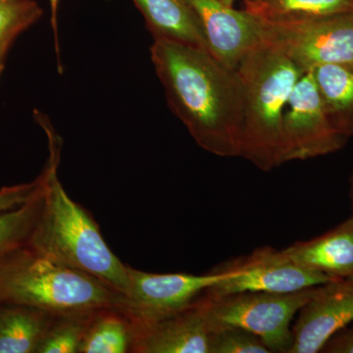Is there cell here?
Masks as SVG:
<instances>
[{"label": "cell", "instance_id": "52a82bcc", "mask_svg": "<svg viewBox=\"0 0 353 353\" xmlns=\"http://www.w3.org/2000/svg\"><path fill=\"white\" fill-rule=\"evenodd\" d=\"M227 276L204 294L226 296L245 292L290 294L326 284L336 278L297 264L282 250L271 246L256 248L246 256L239 257L216 267Z\"/></svg>", "mask_w": 353, "mask_h": 353}, {"label": "cell", "instance_id": "7c38bea8", "mask_svg": "<svg viewBox=\"0 0 353 353\" xmlns=\"http://www.w3.org/2000/svg\"><path fill=\"white\" fill-rule=\"evenodd\" d=\"M132 316V353H210V325L201 297L189 307L162 319L148 321Z\"/></svg>", "mask_w": 353, "mask_h": 353}, {"label": "cell", "instance_id": "ba28073f", "mask_svg": "<svg viewBox=\"0 0 353 353\" xmlns=\"http://www.w3.org/2000/svg\"><path fill=\"white\" fill-rule=\"evenodd\" d=\"M285 163L340 150L347 137L334 126L324 108L312 71L305 72L292 90L283 122Z\"/></svg>", "mask_w": 353, "mask_h": 353}, {"label": "cell", "instance_id": "5bb4252c", "mask_svg": "<svg viewBox=\"0 0 353 353\" xmlns=\"http://www.w3.org/2000/svg\"><path fill=\"white\" fill-rule=\"evenodd\" d=\"M132 1L145 18L153 39H171L208 50L196 16L185 0Z\"/></svg>", "mask_w": 353, "mask_h": 353}, {"label": "cell", "instance_id": "ffe728a7", "mask_svg": "<svg viewBox=\"0 0 353 353\" xmlns=\"http://www.w3.org/2000/svg\"><path fill=\"white\" fill-rule=\"evenodd\" d=\"M43 190L19 208L0 213V261L15 248L28 245L38 220Z\"/></svg>", "mask_w": 353, "mask_h": 353}, {"label": "cell", "instance_id": "7402d4cb", "mask_svg": "<svg viewBox=\"0 0 353 353\" xmlns=\"http://www.w3.org/2000/svg\"><path fill=\"white\" fill-rule=\"evenodd\" d=\"M210 353H271L256 334L236 326L211 329Z\"/></svg>", "mask_w": 353, "mask_h": 353}, {"label": "cell", "instance_id": "83f0119b", "mask_svg": "<svg viewBox=\"0 0 353 353\" xmlns=\"http://www.w3.org/2000/svg\"><path fill=\"white\" fill-rule=\"evenodd\" d=\"M0 1H16V0H0Z\"/></svg>", "mask_w": 353, "mask_h": 353}, {"label": "cell", "instance_id": "4fadbf2b", "mask_svg": "<svg viewBox=\"0 0 353 353\" xmlns=\"http://www.w3.org/2000/svg\"><path fill=\"white\" fill-rule=\"evenodd\" d=\"M283 252L297 264L336 279L353 277V213L321 236L296 241Z\"/></svg>", "mask_w": 353, "mask_h": 353}, {"label": "cell", "instance_id": "30bf717a", "mask_svg": "<svg viewBox=\"0 0 353 353\" xmlns=\"http://www.w3.org/2000/svg\"><path fill=\"white\" fill-rule=\"evenodd\" d=\"M196 16L211 54L236 70L248 52L263 43V22L243 9L222 0H185Z\"/></svg>", "mask_w": 353, "mask_h": 353}, {"label": "cell", "instance_id": "9c48e42d", "mask_svg": "<svg viewBox=\"0 0 353 353\" xmlns=\"http://www.w3.org/2000/svg\"><path fill=\"white\" fill-rule=\"evenodd\" d=\"M130 290L128 309L139 319H162L192 305L227 272L214 268L204 275L153 274L128 265Z\"/></svg>", "mask_w": 353, "mask_h": 353}, {"label": "cell", "instance_id": "ac0fdd59", "mask_svg": "<svg viewBox=\"0 0 353 353\" xmlns=\"http://www.w3.org/2000/svg\"><path fill=\"white\" fill-rule=\"evenodd\" d=\"M245 10L268 24H284L353 10V0H243Z\"/></svg>", "mask_w": 353, "mask_h": 353}, {"label": "cell", "instance_id": "d4e9b609", "mask_svg": "<svg viewBox=\"0 0 353 353\" xmlns=\"http://www.w3.org/2000/svg\"><path fill=\"white\" fill-rule=\"evenodd\" d=\"M350 202H352V209L353 213V175L350 176Z\"/></svg>", "mask_w": 353, "mask_h": 353}, {"label": "cell", "instance_id": "484cf974", "mask_svg": "<svg viewBox=\"0 0 353 353\" xmlns=\"http://www.w3.org/2000/svg\"><path fill=\"white\" fill-rule=\"evenodd\" d=\"M222 1L228 6H234V2L236 1V0H222Z\"/></svg>", "mask_w": 353, "mask_h": 353}, {"label": "cell", "instance_id": "7a4b0ae2", "mask_svg": "<svg viewBox=\"0 0 353 353\" xmlns=\"http://www.w3.org/2000/svg\"><path fill=\"white\" fill-rule=\"evenodd\" d=\"M36 119L48 134L50 157L43 175V203L28 245L67 266L101 279L128 296V264L110 250L97 221L67 194L58 178L61 143L43 114Z\"/></svg>", "mask_w": 353, "mask_h": 353}, {"label": "cell", "instance_id": "603a6c76", "mask_svg": "<svg viewBox=\"0 0 353 353\" xmlns=\"http://www.w3.org/2000/svg\"><path fill=\"white\" fill-rule=\"evenodd\" d=\"M43 185V173L30 183L3 187L0 189V213L19 208L32 199Z\"/></svg>", "mask_w": 353, "mask_h": 353}, {"label": "cell", "instance_id": "5b68a950", "mask_svg": "<svg viewBox=\"0 0 353 353\" xmlns=\"http://www.w3.org/2000/svg\"><path fill=\"white\" fill-rule=\"evenodd\" d=\"M314 289L309 288L290 294H203L201 299L210 330L219 326L241 327L256 334L271 352L289 353L292 343V321Z\"/></svg>", "mask_w": 353, "mask_h": 353}, {"label": "cell", "instance_id": "f1b7e54d", "mask_svg": "<svg viewBox=\"0 0 353 353\" xmlns=\"http://www.w3.org/2000/svg\"><path fill=\"white\" fill-rule=\"evenodd\" d=\"M350 279H352V280H353V277H352V278H350Z\"/></svg>", "mask_w": 353, "mask_h": 353}, {"label": "cell", "instance_id": "277c9868", "mask_svg": "<svg viewBox=\"0 0 353 353\" xmlns=\"http://www.w3.org/2000/svg\"><path fill=\"white\" fill-rule=\"evenodd\" d=\"M0 303L23 304L55 315L128 308L127 296L108 283L27 245L0 261Z\"/></svg>", "mask_w": 353, "mask_h": 353}, {"label": "cell", "instance_id": "8992f818", "mask_svg": "<svg viewBox=\"0 0 353 353\" xmlns=\"http://www.w3.org/2000/svg\"><path fill=\"white\" fill-rule=\"evenodd\" d=\"M263 39L305 72L324 64L353 65V10L284 24L263 23Z\"/></svg>", "mask_w": 353, "mask_h": 353}, {"label": "cell", "instance_id": "e0dca14e", "mask_svg": "<svg viewBox=\"0 0 353 353\" xmlns=\"http://www.w3.org/2000/svg\"><path fill=\"white\" fill-rule=\"evenodd\" d=\"M134 345V319L129 309L102 308L88 323L80 353H132Z\"/></svg>", "mask_w": 353, "mask_h": 353}, {"label": "cell", "instance_id": "9a60e30c", "mask_svg": "<svg viewBox=\"0 0 353 353\" xmlns=\"http://www.w3.org/2000/svg\"><path fill=\"white\" fill-rule=\"evenodd\" d=\"M54 316L32 306L0 303V353H37Z\"/></svg>", "mask_w": 353, "mask_h": 353}, {"label": "cell", "instance_id": "6da1fadb", "mask_svg": "<svg viewBox=\"0 0 353 353\" xmlns=\"http://www.w3.org/2000/svg\"><path fill=\"white\" fill-rule=\"evenodd\" d=\"M153 39L152 61L171 110L202 150L240 157L243 92L236 70L201 46Z\"/></svg>", "mask_w": 353, "mask_h": 353}, {"label": "cell", "instance_id": "2e32d148", "mask_svg": "<svg viewBox=\"0 0 353 353\" xmlns=\"http://www.w3.org/2000/svg\"><path fill=\"white\" fill-rule=\"evenodd\" d=\"M330 119L343 134H353V65L324 64L311 70Z\"/></svg>", "mask_w": 353, "mask_h": 353}, {"label": "cell", "instance_id": "8fae6325", "mask_svg": "<svg viewBox=\"0 0 353 353\" xmlns=\"http://www.w3.org/2000/svg\"><path fill=\"white\" fill-rule=\"evenodd\" d=\"M353 322V280L338 279L315 287L292 327L289 353L322 352L328 341Z\"/></svg>", "mask_w": 353, "mask_h": 353}, {"label": "cell", "instance_id": "4316f807", "mask_svg": "<svg viewBox=\"0 0 353 353\" xmlns=\"http://www.w3.org/2000/svg\"><path fill=\"white\" fill-rule=\"evenodd\" d=\"M4 70V62L0 61V77H1L2 72Z\"/></svg>", "mask_w": 353, "mask_h": 353}, {"label": "cell", "instance_id": "cb8c5ba5", "mask_svg": "<svg viewBox=\"0 0 353 353\" xmlns=\"http://www.w3.org/2000/svg\"><path fill=\"white\" fill-rule=\"evenodd\" d=\"M323 352L353 353V328L343 329L328 341Z\"/></svg>", "mask_w": 353, "mask_h": 353}, {"label": "cell", "instance_id": "44dd1931", "mask_svg": "<svg viewBox=\"0 0 353 353\" xmlns=\"http://www.w3.org/2000/svg\"><path fill=\"white\" fill-rule=\"evenodd\" d=\"M41 15L43 8L34 0L0 1V61L6 62L16 39Z\"/></svg>", "mask_w": 353, "mask_h": 353}, {"label": "cell", "instance_id": "3957f363", "mask_svg": "<svg viewBox=\"0 0 353 353\" xmlns=\"http://www.w3.org/2000/svg\"><path fill=\"white\" fill-rule=\"evenodd\" d=\"M236 72L243 92L240 157L259 170H273L285 163V108L305 71L264 41L246 53Z\"/></svg>", "mask_w": 353, "mask_h": 353}, {"label": "cell", "instance_id": "d6986e66", "mask_svg": "<svg viewBox=\"0 0 353 353\" xmlns=\"http://www.w3.org/2000/svg\"><path fill=\"white\" fill-rule=\"evenodd\" d=\"M95 311L55 315L37 353H80L88 323Z\"/></svg>", "mask_w": 353, "mask_h": 353}]
</instances>
